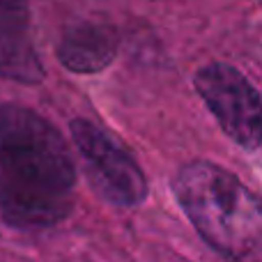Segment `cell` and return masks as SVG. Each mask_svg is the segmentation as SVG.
<instances>
[{"label":"cell","instance_id":"4","mask_svg":"<svg viewBox=\"0 0 262 262\" xmlns=\"http://www.w3.org/2000/svg\"><path fill=\"white\" fill-rule=\"evenodd\" d=\"M69 129L92 186L108 203L136 207L147 198V177L143 168L106 131L81 118L72 120Z\"/></svg>","mask_w":262,"mask_h":262},{"label":"cell","instance_id":"5","mask_svg":"<svg viewBox=\"0 0 262 262\" xmlns=\"http://www.w3.org/2000/svg\"><path fill=\"white\" fill-rule=\"evenodd\" d=\"M118 32L108 23L83 21L72 26L58 41L55 55L74 74H99L118 55Z\"/></svg>","mask_w":262,"mask_h":262},{"label":"cell","instance_id":"2","mask_svg":"<svg viewBox=\"0 0 262 262\" xmlns=\"http://www.w3.org/2000/svg\"><path fill=\"white\" fill-rule=\"evenodd\" d=\"M172 193L203 242L219 255L242 260L262 239L260 200L235 172L195 159L172 177Z\"/></svg>","mask_w":262,"mask_h":262},{"label":"cell","instance_id":"1","mask_svg":"<svg viewBox=\"0 0 262 262\" xmlns=\"http://www.w3.org/2000/svg\"><path fill=\"white\" fill-rule=\"evenodd\" d=\"M76 161L46 118L21 104H0V216L12 228L41 230L72 209Z\"/></svg>","mask_w":262,"mask_h":262},{"label":"cell","instance_id":"6","mask_svg":"<svg viewBox=\"0 0 262 262\" xmlns=\"http://www.w3.org/2000/svg\"><path fill=\"white\" fill-rule=\"evenodd\" d=\"M44 76L46 69L28 35V23H0V78L35 85Z\"/></svg>","mask_w":262,"mask_h":262},{"label":"cell","instance_id":"7","mask_svg":"<svg viewBox=\"0 0 262 262\" xmlns=\"http://www.w3.org/2000/svg\"><path fill=\"white\" fill-rule=\"evenodd\" d=\"M30 0H0V23H28Z\"/></svg>","mask_w":262,"mask_h":262},{"label":"cell","instance_id":"3","mask_svg":"<svg viewBox=\"0 0 262 262\" xmlns=\"http://www.w3.org/2000/svg\"><path fill=\"white\" fill-rule=\"evenodd\" d=\"M193 85L223 134L239 147L255 152L260 147L262 111L260 95L249 78L226 62H207L195 72Z\"/></svg>","mask_w":262,"mask_h":262}]
</instances>
